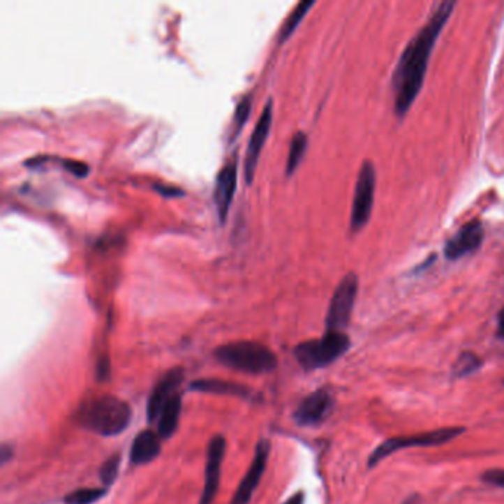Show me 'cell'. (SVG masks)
<instances>
[{
  "label": "cell",
  "mask_w": 504,
  "mask_h": 504,
  "mask_svg": "<svg viewBox=\"0 0 504 504\" xmlns=\"http://www.w3.org/2000/svg\"><path fill=\"white\" fill-rule=\"evenodd\" d=\"M272 114H274L272 99H268V103L265 104L263 111H262V114H260L258 123L255 124L253 132H251V135H250L247 151H246L244 176H246V182L249 185L253 182L260 153H262L263 145H265V142H267V138L269 135L271 123H272Z\"/></svg>",
  "instance_id": "cell-8"
},
{
  "label": "cell",
  "mask_w": 504,
  "mask_h": 504,
  "mask_svg": "<svg viewBox=\"0 0 504 504\" xmlns=\"http://www.w3.org/2000/svg\"><path fill=\"white\" fill-rule=\"evenodd\" d=\"M226 440L222 435H215L209 443L206 469H205V485L198 504H212L216 498L221 482V466L225 457Z\"/></svg>",
  "instance_id": "cell-10"
},
{
  "label": "cell",
  "mask_w": 504,
  "mask_h": 504,
  "mask_svg": "<svg viewBox=\"0 0 504 504\" xmlns=\"http://www.w3.org/2000/svg\"><path fill=\"white\" fill-rule=\"evenodd\" d=\"M62 165H64V169L71 172L74 176H77V178H84V176L89 173V166H87L83 161L62 160Z\"/></svg>",
  "instance_id": "cell-25"
},
{
  "label": "cell",
  "mask_w": 504,
  "mask_h": 504,
  "mask_svg": "<svg viewBox=\"0 0 504 504\" xmlns=\"http://www.w3.org/2000/svg\"><path fill=\"white\" fill-rule=\"evenodd\" d=\"M108 493V488H80L64 497V504H95Z\"/></svg>",
  "instance_id": "cell-20"
},
{
  "label": "cell",
  "mask_w": 504,
  "mask_h": 504,
  "mask_svg": "<svg viewBox=\"0 0 504 504\" xmlns=\"http://www.w3.org/2000/svg\"><path fill=\"white\" fill-rule=\"evenodd\" d=\"M498 336L504 339V308L498 313Z\"/></svg>",
  "instance_id": "cell-30"
},
{
  "label": "cell",
  "mask_w": 504,
  "mask_h": 504,
  "mask_svg": "<svg viewBox=\"0 0 504 504\" xmlns=\"http://www.w3.org/2000/svg\"><path fill=\"white\" fill-rule=\"evenodd\" d=\"M464 429L463 427H444V429H438L432 432H424L419 435H411V436H396L390 438L385 443H382L377 447L369 459V466L373 468L374 464L379 463L380 460L386 459L387 456L392 454L395 451H399L402 448H414V447H433L445 444L452 438L459 436Z\"/></svg>",
  "instance_id": "cell-6"
},
{
  "label": "cell",
  "mask_w": 504,
  "mask_h": 504,
  "mask_svg": "<svg viewBox=\"0 0 504 504\" xmlns=\"http://www.w3.org/2000/svg\"><path fill=\"white\" fill-rule=\"evenodd\" d=\"M482 481L489 485L504 488V469H493L485 472L482 475Z\"/></svg>",
  "instance_id": "cell-26"
},
{
  "label": "cell",
  "mask_w": 504,
  "mask_h": 504,
  "mask_svg": "<svg viewBox=\"0 0 504 504\" xmlns=\"http://www.w3.org/2000/svg\"><path fill=\"white\" fill-rule=\"evenodd\" d=\"M334 407V398L327 389H318L297 406L293 419L300 426L320 424L329 417Z\"/></svg>",
  "instance_id": "cell-12"
},
{
  "label": "cell",
  "mask_w": 504,
  "mask_h": 504,
  "mask_svg": "<svg viewBox=\"0 0 504 504\" xmlns=\"http://www.w3.org/2000/svg\"><path fill=\"white\" fill-rule=\"evenodd\" d=\"M182 413V395L176 394L165 408L161 410L160 417L157 420V433L161 439H169L175 435L179 426V419Z\"/></svg>",
  "instance_id": "cell-17"
},
{
  "label": "cell",
  "mask_w": 504,
  "mask_h": 504,
  "mask_svg": "<svg viewBox=\"0 0 504 504\" xmlns=\"http://www.w3.org/2000/svg\"><path fill=\"white\" fill-rule=\"evenodd\" d=\"M95 374H96V380L98 382H107L110 380L111 376V362L108 357H101L96 362L95 367Z\"/></svg>",
  "instance_id": "cell-24"
},
{
  "label": "cell",
  "mask_w": 504,
  "mask_h": 504,
  "mask_svg": "<svg viewBox=\"0 0 504 504\" xmlns=\"http://www.w3.org/2000/svg\"><path fill=\"white\" fill-rule=\"evenodd\" d=\"M184 379L185 370L182 367H175L166 371V374L157 382V385L151 390L147 404V419L149 423L158 420L161 410L176 395V390L179 389Z\"/></svg>",
  "instance_id": "cell-11"
},
{
  "label": "cell",
  "mask_w": 504,
  "mask_h": 504,
  "mask_svg": "<svg viewBox=\"0 0 504 504\" xmlns=\"http://www.w3.org/2000/svg\"><path fill=\"white\" fill-rule=\"evenodd\" d=\"M250 110H251V95H246L244 98L240 99V103L237 104V108H235L234 121H235L237 129L243 128V124L246 123V120L250 114Z\"/></svg>",
  "instance_id": "cell-23"
},
{
  "label": "cell",
  "mask_w": 504,
  "mask_h": 504,
  "mask_svg": "<svg viewBox=\"0 0 504 504\" xmlns=\"http://www.w3.org/2000/svg\"><path fill=\"white\" fill-rule=\"evenodd\" d=\"M315 5L313 0H302V2H299L293 10L290 12L288 17L284 20L283 22V27L280 30V34H279V42L283 43L286 42L290 36H292V33L297 29V25L300 24V21L305 18V15L309 12V9Z\"/></svg>",
  "instance_id": "cell-18"
},
{
  "label": "cell",
  "mask_w": 504,
  "mask_h": 504,
  "mask_svg": "<svg viewBox=\"0 0 504 504\" xmlns=\"http://www.w3.org/2000/svg\"><path fill=\"white\" fill-rule=\"evenodd\" d=\"M304 503H305V493L304 491H299V493L290 497L284 504H304Z\"/></svg>",
  "instance_id": "cell-29"
},
{
  "label": "cell",
  "mask_w": 504,
  "mask_h": 504,
  "mask_svg": "<svg viewBox=\"0 0 504 504\" xmlns=\"http://www.w3.org/2000/svg\"><path fill=\"white\" fill-rule=\"evenodd\" d=\"M132 410L126 401L103 395L86 399L74 414V420L83 429L103 436H116L123 433L131 424Z\"/></svg>",
  "instance_id": "cell-2"
},
{
  "label": "cell",
  "mask_w": 504,
  "mask_h": 504,
  "mask_svg": "<svg viewBox=\"0 0 504 504\" xmlns=\"http://www.w3.org/2000/svg\"><path fill=\"white\" fill-rule=\"evenodd\" d=\"M215 358L225 367L247 374L269 373L279 365V358L268 346L251 340L222 345L216 348Z\"/></svg>",
  "instance_id": "cell-3"
},
{
  "label": "cell",
  "mask_w": 504,
  "mask_h": 504,
  "mask_svg": "<svg viewBox=\"0 0 504 504\" xmlns=\"http://www.w3.org/2000/svg\"><path fill=\"white\" fill-rule=\"evenodd\" d=\"M12 454H14L12 447L9 444H2V448H0V461H2V464H6L12 459Z\"/></svg>",
  "instance_id": "cell-28"
},
{
  "label": "cell",
  "mask_w": 504,
  "mask_h": 504,
  "mask_svg": "<svg viewBox=\"0 0 504 504\" xmlns=\"http://www.w3.org/2000/svg\"><path fill=\"white\" fill-rule=\"evenodd\" d=\"M190 389L194 392L203 394H215V395H232L243 399H250L253 395V390L230 380L223 379H198L191 382Z\"/></svg>",
  "instance_id": "cell-16"
},
{
  "label": "cell",
  "mask_w": 504,
  "mask_h": 504,
  "mask_svg": "<svg viewBox=\"0 0 504 504\" xmlns=\"http://www.w3.org/2000/svg\"><path fill=\"white\" fill-rule=\"evenodd\" d=\"M350 340L343 332H327L321 339L306 340L293 349L299 365L306 371L323 369L342 357Z\"/></svg>",
  "instance_id": "cell-4"
},
{
  "label": "cell",
  "mask_w": 504,
  "mask_h": 504,
  "mask_svg": "<svg viewBox=\"0 0 504 504\" xmlns=\"http://www.w3.org/2000/svg\"><path fill=\"white\" fill-rule=\"evenodd\" d=\"M358 293V276L354 272L346 274L336 287L329 311H327V332H343L349 324Z\"/></svg>",
  "instance_id": "cell-7"
},
{
  "label": "cell",
  "mask_w": 504,
  "mask_h": 504,
  "mask_svg": "<svg viewBox=\"0 0 504 504\" xmlns=\"http://www.w3.org/2000/svg\"><path fill=\"white\" fill-rule=\"evenodd\" d=\"M121 457L120 454H112L110 459H107L99 469V480L103 482L104 488L111 487L116 482L117 475H119V466H120Z\"/></svg>",
  "instance_id": "cell-21"
},
{
  "label": "cell",
  "mask_w": 504,
  "mask_h": 504,
  "mask_svg": "<svg viewBox=\"0 0 504 504\" xmlns=\"http://www.w3.org/2000/svg\"><path fill=\"white\" fill-rule=\"evenodd\" d=\"M484 235V225L480 219H475L463 225L445 243V258L450 260H457L466 255L473 253V251L482 246Z\"/></svg>",
  "instance_id": "cell-13"
},
{
  "label": "cell",
  "mask_w": 504,
  "mask_h": 504,
  "mask_svg": "<svg viewBox=\"0 0 504 504\" xmlns=\"http://www.w3.org/2000/svg\"><path fill=\"white\" fill-rule=\"evenodd\" d=\"M481 360L477 358L472 352H464V354L457 360L454 365V374L456 376H468L475 370L480 369Z\"/></svg>",
  "instance_id": "cell-22"
},
{
  "label": "cell",
  "mask_w": 504,
  "mask_h": 504,
  "mask_svg": "<svg viewBox=\"0 0 504 504\" xmlns=\"http://www.w3.org/2000/svg\"><path fill=\"white\" fill-rule=\"evenodd\" d=\"M456 2L447 0L440 2L433 10L431 18L415 34L402 52L392 77V89L395 98V112L404 117L411 108L415 98L419 96L426 77L427 66L432 55L438 37L452 15Z\"/></svg>",
  "instance_id": "cell-1"
},
{
  "label": "cell",
  "mask_w": 504,
  "mask_h": 504,
  "mask_svg": "<svg viewBox=\"0 0 504 504\" xmlns=\"http://www.w3.org/2000/svg\"><path fill=\"white\" fill-rule=\"evenodd\" d=\"M161 451V436L154 431H142L136 435L131 448V463L133 466L148 464L156 460Z\"/></svg>",
  "instance_id": "cell-15"
},
{
  "label": "cell",
  "mask_w": 504,
  "mask_h": 504,
  "mask_svg": "<svg viewBox=\"0 0 504 504\" xmlns=\"http://www.w3.org/2000/svg\"><path fill=\"white\" fill-rule=\"evenodd\" d=\"M154 190L157 193H160L163 197H178V195H184V193L181 191V188L176 186H169V185H154Z\"/></svg>",
  "instance_id": "cell-27"
},
{
  "label": "cell",
  "mask_w": 504,
  "mask_h": 504,
  "mask_svg": "<svg viewBox=\"0 0 504 504\" xmlns=\"http://www.w3.org/2000/svg\"><path fill=\"white\" fill-rule=\"evenodd\" d=\"M235 188H237V158L232 157L225 163L223 168L218 173L215 193H213V200H215L218 216L222 223L226 221V218H228V212L235 194Z\"/></svg>",
  "instance_id": "cell-14"
},
{
  "label": "cell",
  "mask_w": 504,
  "mask_h": 504,
  "mask_svg": "<svg viewBox=\"0 0 504 504\" xmlns=\"http://www.w3.org/2000/svg\"><path fill=\"white\" fill-rule=\"evenodd\" d=\"M376 168L371 161H364L355 184L354 201L350 209V232L361 231L371 218L376 194Z\"/></svg>",
  "instance_id": "cell-5"
},
{
  "label": "cell",
  "mask_w": 504,
  "mask_h": 504,
  "mask_svg": "<svg viewBox=\"0 0 504 504\" xmlns=\"http://www.w3.org/2000/svg\"><path fill=\"white\" fill-rule=\"evenodd\" d=\"M269 451H271V445L267 439H260L258 445H256V451H255V457L253 461H251L250 468L247 470V473L244 475V477L242 480L240 485L237 487L235 494L231 500V504H249L251 497H253L256 488L260 484L262 476L265 473V469H267L268 464V459H269Z\"/></svg>",
  "instance_id": "cell-9"
},
{
  "label": "cell",
  "mask_w": 504,
  "mask_h": 504,
  "mask_svg": "<svg viewBox=\"0 0 504 504\" xmlns=\"http://www.w3.org/2000/svg\"><path fill=\"white\" fill-rule=\"evenodd\" d=\"M308 147V136L305 132H297L292 144H290V151H288V157H287V165H286V175L292 176L293 172H296V169L299 168L302 158L305 156V151Z\"/></svg>",
  "instance_id": "cell-19"
}]
</instances>
